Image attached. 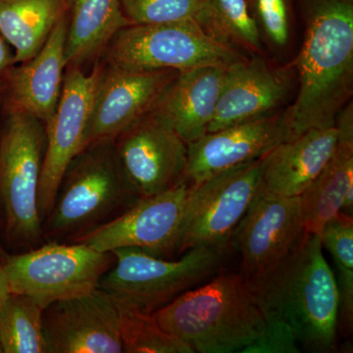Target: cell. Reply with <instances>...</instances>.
I'll list each match as a JSON object with an SVG mask.
<instances>
[{
    "mask_svg": "<svg viewBox=\"0 0 353 353\" xmlns=\"http://www.w3.org/2000/svg\"><path fill=\"white\" fill-rule=\"evenodd\" d=\"M103 65L90 74L68 65L54 115L46 125V145L39 187V211L43 222L54 204L67 167L83 148L95 92Z\"/></svg>",
    "mask_w": 353,
    "mask_h": 353,
    "instance_id": "11",
    "label": "cell"
},
{
    "mask_svg": "<svg viewBox=\"0 0 353 353\" xmlns=\"http://www.w3.org/2000/svg\"><path fill=\"white\" fill-rule=\"evenodd\" d=\"M303 234L299 196L260 190L234 236L241 256L240 274L246 283L252 284L277 267Z\"/></svg>",
    "mask_w": 353,
    "mask_h": 353,
    "instance_id": "13",
    "label": "cell"
},
{
    "mask_svg": "<svg viewBox=\"0 0 353 353\" xmlns=\"http://www.w3.org/2000/svg\"><path fill=\"white\" fill-rule=\"evenodd\" d=\"M0 353H2L1 347H0Z\"/></svg>",
    "mask_w": 353,
    "mask_h": 353,
    "instance_id": "35",
    "label": "cell"
},
{
    "mask_svg": "<svg viewBox=\"0 0 353 353\" xmlns=\"http://www.w3.org/2000/svg\"><path fill=\"white\" fill-rule=\"evenodd\" d=\"M338 143L336 126L311 129L282 141L262 157L261 190L272 196H299L329 161Z\"/></svg>",
    "mask_w": 353,
    "mask_h": 353,
    "instance_id": "19",
    "label": "cell"
},
{
    "mask_svg": "<svg viewBox=\"0 0 353 353\" xmlns=\"http://www.w3.org/2000/svg\"><path fill=\"white\" fill-rule=\"evenodd\" d=\"M68 16L50 32L41 50L31 59L14 65L4 78L6 109L29 114L48 124L57 111L67 63Z\"/></svg>",
    "mask_w": 353,
    "mask_h": 353,
    "instance_id": "17",
    "label": "cell"
},
{
    "mask_svg": "<svg viewBox=\"0 0 353 353\" xmlns=\"http://www.w3.org/2000/svg\"><path fill=\"white\" fill-rule=\"evenodd\" d=\"M67 63L82 67L102 54L111 39L130 25L122 0H68Z\"/></svg>",
    "mask_w": 353,
    "mask_h": 353,
    "instance_id": "22",
    "label": "cell"
},
{
    "mask_svg": "<svg viewBox=\"0 0 353 353\" xmlns=\"http://www.w3.org/2000/svg\"><path fill=\"white\" fill-rule=\"evenodd\" d=\"M152 315L194 353L241 352L259 338L266 321L259 299L234 272H219Z\"/></svg>",
    "mask_w": 353,
    "mask_h": 353,
    "instance_id": "3",
    "label": "cell"
},
{
    "mask_svg": "<svg viewBox=\"0 0 353 353\" xmlns=\"http://www.w3.org/2000/svg\"><path fill=\"white\" fill-rule=\"evenodd\" d=\"M178 73L172 70L130 71L103 66L83 148L102 139H115L150 113Z\"/></svg>",
    "mask_w": 353,
    "mask_h": 353,
    "instance_id": "15",
    "label": "cell"
},
{
    "mask_svg": "<svg viewBox=\"0 0 353 353\" xmlns=\"http://www.w3.org/2000/svg\"><path fill=\"white\" fill-rule=\"evenodd\" d=\"M46 353H123L112 296L97 288L43 309Z\"/></svg>",
    "mask_w": 353,
    "mask_h": 353,
    "instance_id": "14",
    "label": "cell"
},
{
    "mask_svg": "<svg viewBox=\"0 0 353 353\" xmlns=\"http://www.w3.org/2000/svg\"><path fill=\"white\" fill-rule=\"evenodd\" d=\"M201 24L224 43L234 41L254 50L261 46L259 23L248 0H210Z\"/></svg>",
    "mask_w": 353,
    "mask_h": 353,
    "instance_id": "27",
    "label": "cell"
},
{
    "mask_svg": "<svg viewBox=\"0 0 353 353\" xmlns=\"http://www.w3.org/2000/svg\"><path fill=\"white\" fill-rule=\"evenodd\" d=\"M248 285L264 314L287 322L307 352H334L339 329L338 287L318 234L304 233L277 267Z\"/></svg>",
    "mask_w": 353,
    "mask_h": 353,
    "instance_id": "2",
    "label": "cell"
},
{
    "mask_svg": "<svg viewBox=\"0 0 353 353\" xmlns=\"http://www.w3.org/2000/svg\"><path fill=\"white\" fill-rule=\"evenodd\" d=\"M261 183L262 157L192 185L179 256L197 245L211 246L225 252L259 196Z\"/></svg>",
    "mask_w": 353,
    "mask_h": 353,
    "instance_id": "9",
    "label": "cell"
},
{
    "mask_svg": "<svg viewBox=\"0 0 353 353\" xmlns=\"http://www.w3.org/2000/svg\"><path fill=\"white\" fill-rule=\"evenodd\" d=\"M115 260L85 243L46 241L2 260L9 290L32 299L44 309L63 299L97 289Z\"/></svg>",
    "mask_w": 353,
    "mask_h": 353,
    "instance_id": "8",
    "label": "cell"
},
{
    "mask_svg": "<svg viewBox=\"0 0 353 353\" xmlns=\"http://www.w3.org/2000/svg\"><path fill=\"white\" fill-rule=\"evenodd\" d=\"M6 110L0 131V208L7 241L25 252L43 243L38 197L46 126L29 114Z\"/></svg>",
    "mask_w": 353,
    "mask_h": 353,
    "instance_id": "5",
    "label": "cell"
},
{
    "mask_svg": "<svg viewBox=\"0 0 353 353\" xmlns=\"http://www.w3.org/2000/svg\"><path fill=\"white\" fill-rule=\"evenodd\" d=\"M323 248L334 260L339 292V328L345 334L353 328V219L339 212L322 228Z\"/></svg>",
    "mask_w": 353,
    "mask_h": 353,
    "instance_id": "24",
    "label": "cell"
},
{
    "mask_svg": "<svg viewBox=\"0 0 353 353\" xmlns=\"http://www.w3.org/2000/svg\"><path fill=\"white\" fill-rule=\"evenodd\" d=\"M284 97V85L262 60L245 58L230 65L206 132L268 117Z\"/></svg>",
    "mask_w": 353,
    "mask_h": 353,
    "instance_id": "20",
    "label": "cell"
},
{
    "mask_svg": "<svg viewBox=\"0 0 353 353\" xmlns=\"http://www.w3.org/2000/svg\"><path fill=\"white\" fill-rule=\"evenodd\" d=\"M101 55L109 66L130 71L183 72L229 67L245 59L194 19L127 26L111 39Z\"/></svg>",
    "mask_w": 353,
    "mask_h": 353,
    "instance_id": "7",
    "label": "cell"
},
{
    "mask_svg": "<svg viewBox=\"0 0 353 353\" xmlns=\"http://www.w3.org/2000/svg\"><path fill=\"white\" fill-rule=\"evenodd\" d=\"M4 256H6V255H3V252H2L1 245H0V261L2 262V260H3L4 259Z\"/></svg>",
    "mask_w": 353,
    "mask_h": 353,
    "instance_id": "34",
    "label": "cell"
},
{
    "mask_svg": "<svg viewBox=\"0 0 353 353\" xmlns=\"http://www.w3.org/2000/svg\"><path fill=\"white\" fill-rule=\"evenodd\" d=\"M114 301L119 315L123 352L194 353L185 341L162 329L152 314L116 299Z\"/></svg>",
    "mask_w": 353,
    "mask_h": 353,
    "instance_id": "26",
    "label": "cell"
},
{
    "mask_svg": "<svg viewBox=\"0 0 353 353\" xmlns=\"http://www.w3.org/2000/svg\"><path fill=\"white\" fill-rule=\"evenodd\" d=\"M227 68L203 66L179 72L150 113L187 143L201 138L214 116Z\"/></svg>",
    "mask_w": 353,
    "mask_h": 353,
    "instance_id": "18",
    "label": "cell"
},
{
    "mask_svg": "<svg viewBox=\"0 0 353 353\" xmlns=\"http://www.w3.org/2000/svg\"><path fill=\"white\" fill-rule=\"evenodd\" d=\"M14 65L16 63L13 50L0 34V81L4 80Z\"/></svg>",
    "mask_w": 353,
    "mask_h": 353,
    "instance_id": "31",
    "label": "cell"
},
{
    "mask_svg": "<svg viewBox=\"0 0 353 353\" xmlns=\"http://www.w3.org/2000/svg\"><path fill=\"white\" fill-rule=\"evenodd\" d=\"M336 150L314 181L299 196L304 233L319 236L322 228L341 212L345 192L353 187V110L348 103L336 121Z\"/></svg>",
    "mask_w": 353,
    "mask_h": 353,
    "instance_id": "21",
    "label": "cell"
},
{
    "mask_svg": "<svg viewBox=\"0 0 353 353\" xmlns=\"http://www.w3.org/2000/svg\"><path fill=\"white\" fill-rule=\"evenodd\" d=\"M4 102V80L0 81V108Z\"/></svg>",
    "mask_w": 353,
    "mask_h": 353,
    "instance_id": "33",
    "label": "cell"
},
{
    "mask_svg": "<svg viewBox=\"0 0 353 353\" xmlns=\"http://www.w3.org/2000/svg\"><path fill=\"white\" fill-rule=\"evenodd\" d=\"M68 13V0H0V34L15 63L34 57L55 26Z\"/></svg>",
    "mask_w": 353,
    "mask_h": 353,
    "instance_id": "23",
    "label": "cell"
},
{
    "mask_svg": "<svg viewBox=\"0 0 353 353\" xmlns=\"http://www.w3.org/2000/svg\"><path fill=\"white\" fill-rule=\"evenodd\" d=\"M114 143L125 173L141 199L183 183L188 143L152 114L118 134Z\"/></svg>",
    "mask_w": 353,
    "mask_h": 353,
    "instance_id": "12",
    "label": "cell"
},
{
    "mask_svg": "<svg viewBox=\"0 0 353 353\" xmlns=\"http://www.w3.org/2000/svg\"><path fill=\"white\" fill-rule=\"evenodd\" d=\"M210 0H122L130 25L160 24L185 19L201 22Z\"/></svg>",
    "mask_w": 353,
    "mask_h": 353,
    "instance_id": "28",
    "label": "cell"
},
{
    "mask_svg": "<svg viewBox=\"0 0 353 353\" xmlns=\"http://www.w3.org/2000/svg\"><path fill=\"white\" fill-rule=\"evenodd\" d=\"M294 0H248L250 10L273 43L289 41L290 2Z\"/></svg>",
    "mask_w": 353,
    "mask_h": 353,
    "instance_id": "29",
    "label": "cell"
},
{
    "mask_svg": "<svg viewBox=\"0 0 353 353\" xmlns=\"http://www.w3.org/2000/svg\"><path fill=\"white\" fill-rule=\"evenodd\" d=\"M113 253L115 260L102 277L99 289L148 314L217 275L225 255L208 245L194 246L174 259L139 248H119Z\"/></svg>",
    "mask_w": 353,
    "mask_h": 353,
    "instance_id": "6",
    "label": "cell"
},
{
    "mask_svg": "<svg viewBox=\"0 0 353 353\" xmlns=\"http://www.w3.org/2000/svg\"><path fill=\"white\" fill-rule=\"evenodd\" d=\"M43 312L30 297L10 292L0 305L2 353H46Z\"/></svg>",
    "mask_w": 353,
    "mask_h": 353,
    "instance_id": "25",
    "label": "cell"
},
{
    "mask_svg": "<svg viewBox=\"0 0 353 353\" xmlns=\"http://www.w3.org/2000/svg\"><path fill=\"white\" fill-rule=\"evenodd\" d=\"M289 138L284 114L206 132L188 143L183 183L199 185L216 174L263 157Z\"/></svg>",
    "mask_w": 353,
    "mask_h": 353,
    "instance_id": "16",
    "label": "cell"
},
{
    "mask_svg": "<svg viewBox=\"0 0 353 353\" xmlns=\"http://www.w3.org/2000/svg\"><path fill=\"white\" fill-rule=\"evenodd\" d=\"M263 331L241 353H299V341L294 330L284 320L265 314Z\"/></svg>",
    "mask_w": 353,
    "mask_h": 353,
    "instance_id": "30",
    "label": "cell"
},
{
    "mask_svg": "<svg viewBox=\"0 0 353 353\" xmlns=\"http://www.w3.org/2000/svg\"><path fill=\"white\" fill-rule=\"evenodd\" d=\"M294 1L304 39L297 61L299 94L284 113L289 139L336 126L353 92V0Z\"/></svg>",
    "mask_w": 353,
    "mask_h": 353,
    "instance_id": "1",
    "label": "cell"
},
{
    "mask_svg": "<svg viewBox=\"0 0 353 353\" xmlns=\"http://www.w3.org/2000/svg\"><path fill=\"white\" fill-rule=\"evenodd\" d=\"M139 199L114 139L90 143L62 176L53 208L43 222V243H75L119 218Z\"/></svg>",
    "mask_w": 353,
    "mask_h": 353,
    "instance_id": "4",
    "label": "cell"
},
{
    "mask_svg": "<svg viewBox=\"0 0 353 353\" xmlns=\"http://www.w3.org/2000/svg\"><path fill=\"white\" fill-rule=\"evenodd\" d=\"M9 294H10V290H9L8 281H7L3 265L0 261V305L3 303V301H6Z\"/></svg>",
    "mask_w": 353,
    "mask_h": 353,
    "instance_id": "32",
    "label": "cell"
},
{
    "mask_svg": "<svg viewBox=\"0 0 353 353\" xmlns=\"http://www.w3.org/2000/svg\"><path fill=\"white\" fill-rule=\"evenodd\" d=\"M192 190V185L181 183L162 194L139 199L119 218L77 243L101 252L132 248L162 259L179 257Z\"/></svg>",
    "mask_w": 353,
    "mask_h": 353,
    "instance_id": "10",
    "label": "cell"
}]
</instances>
